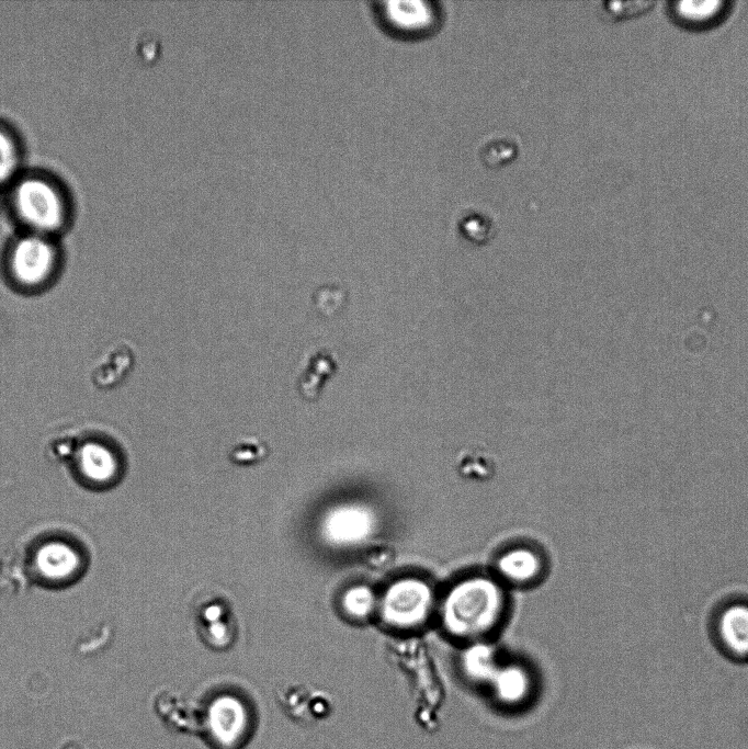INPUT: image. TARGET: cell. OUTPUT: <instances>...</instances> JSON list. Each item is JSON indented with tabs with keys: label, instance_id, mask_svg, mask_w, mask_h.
Wrapping results in <instances>:
<instances>
[{
	"label": "cell",
	"instance_id": "obj_7",
	"mask_svg": "<svg viewBox=\"0 0 748 749\" xmlns=\"http://www.w3.org/2000/svg\"><path fill=\"white\" fill-rule=\"evenodd\" d=\"M35 563L44 577L60 580L76 571L79 566V557L67 544L52 542L37 551Z\"/></svg>",
	"mask_w": 748,
	"mask_h": 749
},
{
	"label": "cell",
	"instance_id": "obj_3",
	"mask_svg": "<svg viewBox=\"0 0 748 749\" xmlns=\"http://www.w3.org/2000/svg\"><path fill=\"white\" fill-rule=\"evenodd\" d=\"M432 601V592L419 579H401L385 592L381 611L384 620L395 626H413L427 616Z\"/></svg>",
	"mask_w": 748,
	"mask_h": 749
},
{
	"label": "cell",
	"instance_id": "obj_9",
	"mask_svg": "<svg viewBox=\"0 0 748 749\" xmlns=\"http://www.w3.org/2000/svg\"><path fill=\"white\" fill-rule=\"evenodd\" d=\"M719 633L726 647L734 654L748 655V606L735 604L719 619Z\"/></svg>",
	"mask_w": 748,
	"mask_h": 749
},
{
	"label": "cell",
	"instance_id": "obj_16",
	"mask_svg": "<svg viewBox=\"0 0 748 749\" xmlns=\"http://www.w3.org/2000/svg\"><path fill=\"white\" fill-rule=\"evenodd\" d=\"M18 161V148L13 138L0 128V183L13 175Z\"/></svg>",
	"mask_w": 748,
	"mask_h": 749
},
{
	"label": "cell",
	"instance_id": "obj_13",
	"mask_svg": "<svg viewBox=\"0 0 748 749\" xmlns=\"http://www.w3.org/2000/svg\"><path fill=\"white\" fill-rule=\"evenodd\" d=\"M492 680L498 695L506 701H517L528 690L526 674L518 667H507L497 670Z\"/></svg>",
	"mask_w": 748,
	"mask_h": 749
},
{
	"label": "cell",
	"instance_id": "obj_2",
	"mask_svg": "<svg viewBox=\"0 0 748 749\" xmlns=\"http://www.w3.org/2000/svg\"><path fill=\"white\" fill-rule=\"evenodd\" d=\"M13 202L19 217L36 234L50 232L63 225V198L57 189L44 179L33 177L20 181Z\"/></svg>",
	"mask_w": 748,
	"mask_h": 749
},
{
	"label": "cell",
	"instance_id": "obj_17",
	"mask_svg": "<svg viewBox=\"0 0 748 749\" xmlns=\"http://www.w3.org/2000/svg\"><path fill=\"white\" fill-rule=\"evenodd\" d=\"M722 4L719 1H705V2H679L676 3L677 14L690 22H700L705 18H710L717 13L718 7Z\"/></svg>",
	"mask_w": 748,
	"mask_h": 749
},
{
	"label": "cell",
	"instance_id": "obj_8",
	"mask_svg": "<svg viewBox=\"0 0 748 749\" xmlns=\"http://www.w3.org/2000/svg\"><path fill=\"white\" fill-rule=\"evenodd\" d=\"M78 465L81 473L95 483L109 481L117 470V461L113 452L106 445L92 441L80 447Z\"/></svg>",
	"mask_w": 748,
	"mask_h": 749
},
{
	"label": "cell",
	"instance_id": "obj_11",
	"mask_svg": "<svg viewBox=\"0 0 748 749\" xmlns=\"http://www.w3.org/2000/svg\"><path fill=\"white\" fill-rule=\"evenodd\" d=\"M500 571L508 578L524 581L533 578L539 571L537 557L528 549H513L499 560Z\"/></svg>",
	"mask_w": 748,
	"mask_h": 749
},
{
	"label": "cell",
	"instance_id": "obj_12",
	"mask_svg": "<svg viewBox=\"0 0 748 749\" xmlns=\"http://www.w3.org/2000/svg\"><path fill=\"white\" fill-rule=\"evenodd\" d=\"M462 662L467 674L475 679H492L497 672L492 649L484 644L468 647Z\"/></svg>",
	"mask_w": 748,
	"mask_h": 749
},
{
	"label": "cell",
	"instance_id": "obj_14",
	"mask_svg": "<svg viewBox=\"0 0 748 749\" xmlns=\"http://www.w3.org/2000/svg\"><path fill=\"white\" fill-rule=\"evenodd\" d=\"M224 614L225 610L219 604H211L202 612L206 637L215 645H224L229 640V624L224 620Z\"/></svg>",
	"mask_w": 748,
	"mask_h": 749
},
{
	"label": "cell",
	"instance_id": "obj_10",
	"mask_svg": "<svg viewBox=\"0 0 748 749\" xmlns=\"http://www.w3.org/2000/svg\"><path fill=\"white\" fill-rule=\"evenodd\" d=\"M279 696L280 704L294 719L301 720L302 712L306 707L311 708L317 719L326 716L327 703L324 694H317L308 688L291 686Z\"/></svg>",
	"mask_w": 748,
	"mask_h": 749
},
{
	"label": "cell",
	"instance_id": "obj_6",
	"mask_svg": "<svg viewBox=\"0 0 748 749\" xmlns=\"http://www.w3.org/2000/svg\"><path fill=\"white\" fill-rule=\"evenodd\" d=\"M373 526L372 513L360 506H343L332 510L324 524L327 538L337 544L362 541L371 534Z\"/></svg>",
	"mask_w": 748,
	"mask_h": 749
},
{
	"label": "cell",
	"instance_id": "obj_4",
	"mask_svg": "<svg viewBox=\"0 0 748 749\" xmlns=\"http://www.w3.org/2000/svg\"><path fill=\"white\" fill-rule=\"evenodd\" d=\"M56 253L52 243L39 234L19 239L12 248L10 269L14 279L26 286L38 285L52 273Z\"/></svg>",
	"mask_w": 748,
	"mask_h": 749
},
{
	"label": "cell",
	"instance_id": "obj_1",
	"mask_svg": "<svg viewBox=\"0 0 748 749\" xmlns=\"http://www.w3.org/2000/svg\"><path fill=\"white\" fill-rule=\"evenodd\" d=\"M502 595L487 578H472L456 585L442 609L445 627L457 636H475L489 629L499 616Z\"/></svg>",
	"mask_w": 748,
	"mask_h": 749
},
{
	"label": "cell",
	"instance_id": "obj_5",
	"mask_svg": "<svg viewBox=\"0 0 748 749\" xmlns=\"http://www.w3.org/2000/svg\"><path fill=\"white\" fill-rule=\"evenodd\" d=\"M372 10L381 25L403 35L427 33L435 20L431 4L422 1L374 2Z\"/></svg>",
	"mask_w": 748,
	"mask_h": 749
},
{
	"label": "cell",
	"instance_id": "obj_15",
	"mask_svg": "<svg viewBox=\"0 0 748 749\" xmlns=\"http://www.w3.org/2000/svg\"><path fill=\"white\" fill-rule=\"evenodd\" d=\"M375 597L365 586L349 589L343 597V608L353 617H364L373 610Z\"/></svg>",
	"mask_w": 748,
	"mask_h": 749
}]
</instances>
